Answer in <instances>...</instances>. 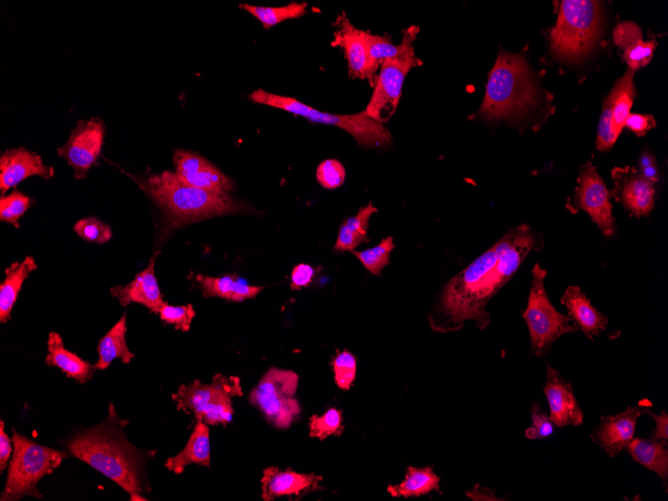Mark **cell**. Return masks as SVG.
Listing matches in <instances>:
<instances>
[{
    "mask_svg": "<svg viewBox=\"0 0 668 501\" xmlns=\"http://www.w3.org/2000/svg\"><path fill=\"white\" fill-rule=\"evenodd\" d=\"M543 246L542 236L526 224L505 233L442 287L428 316L432 330L455 332L466 321L474 322L480 330L486 329L490 323L488 302L514 276L526 257Z\"/></svg>",
    "mask_w": 668,
    "mask_h": 501,
    "instance_id": "cell-1",
    "label": "cell"
},
{
    "mask_svg": "<svg viewBox=\"0 0 668 501\" xmlns=\"http://www.w3.org/2000/svg\"><path fill=\"white\" fill-rule=\"evenodd\" d=\"M129 424L117 414L112 402L108 414L100 423L73 433L63 440L68 454L75 457L126 491L130 500H148L144 493L151 491L146 477L147 462L155 451L141 450L125 436Z\"/></svg>",
    "mask_w": 668,
    "mask_h": 501,
    "instance_id": "cell-2",
    "label": "cell"
},
{
    "mask_svg": "<svg viewBox=\"0 0 668 501\" xmlns=\"http://www.w3.org/2000/svg\"><path fill=\"white\" fill-rule=\"evenodd\" d=\"M129 176L160 207L167 228L247 209L243 202L229 194L191 186L169 170L142 177Z\"/></svg>",
    "mask_w": 668,
    "mask_h": 501,
    "instance_id": "cell-3",
    "label": "cell"
},
{
    "mask_svg": "<svg viewBox=\"0 0 668 501\" xmlns=\"http://www.w3.org/2000/svg\"><path fill=\"white\" fill-rule=\"evenodd\" d=\"M537 96L525 59L518 54L499 52L478 115L487 120L520 118L536 106Z\"/></svg>",
    "mask_w": 668,
    "mask_h": 501,
    "instance_id": "cell-4",
    "label": "cell"
},
{
    "mask_svg": "<svg viewBox=\"0 0 668 501\" xmlns=\"http://www.w3.org/2000/svg\"><path fill=\"white\" fill-rule=\"evenodd\" d=\"M13 453L1 501H18L26 496L41 498L38 482L51 475L66 459L67 452L41 445L12 428Z\"/></svg>",
    "mask_w": 668,
    "mask_h": 501,
    "instance_id": "cell-5",
    "label": "cell"
},
{
    "mask_svg": "<svg viewBox=\"0 0 668 501\" xmlns=\"http://www.w3.org/2000/svg\"><path fill=\"white\" fill-rule=\"evenodd\" d=\"M601 21L600 2L563 0L550 34L552 53L568 61L583 58L600 36Z\"/></svg>",
    "mask_w": 668,
    "mask_h": 501,
    "instance_id": "cell-6",
    "label": "cell"
},
{
    "mask_svg": "<svg viewBox=\"0 0 668 501\" xmlns=\"http://www.w3.org/2000/svg\"><path fill=\"white\" fill-rule=\"evenodd\" d=\"M249 98L258 104L278 108L302 116L312 123L336 126L348 132L363 147H386L391 142V134L380 123L362 111L356 114H332L313 108L299 100L267 92L253 91Z\"/></svg>",
    "mask_w": 668,
    "mask_h": 501,
    "instance_id": "cell-7",
    "label": "cell"
},
{
    "mask_svg": "<svg viewBox=\"0 0 668 501\" xmlns=\"http://www.w3.org/2000/svg\"><path fill=\"white\" fill-rule=\"evenodd\" d=\"M242 395L240 379L237 376L218 373L208 384L194 380L180 385L176 393L172 394V399L177 410L193 414L196 421H202L208 426L226 427L234 414L232 398Z\"/></svg>",
    "mask_w": 668,
    "mask_h": 501,
    "instance_id": "cell-8",
    "label": "cell"
},
{
    "mask_svg": "<svg viewBox=\"0 0 668 501\" xmlns=\"http://www.w3.org/2000/svg\"><path fill=\"white\" fill-rule=\"evenodd\" d=\"M546 275L547 270L536 263L532 269L527 306L522 315L529 331L531 354L537 357L544 356L560 336L579 331L568 315L560 313L552 305L544 285Z\"/></svg>",
    "mask_w": 668,
    "mask_h": 501,
    "instance_id": "cell-9",
    "label": "cell"
},
{
    "mask_svg": "<svg viewBox=\"0 0 668 501\" xmlns=\"http://www.w3.org/2000/svg\"><path fill=\"white\" fill-rule=\"evenodd\" d=\"M299 376L291 370L271 367L249 393V402L278 429L290 427L301 412L295 398Z\"/></svg>",
    "mask_w": 668,
    "mask_h": 501,
    "instance_id": "cell-10",
    "label": "cell"
},
{
    "mask_svg": "<svg viewBox=\"0 0 668 501\" xmlns=\"http://www.w3.org/2000/svg\"><path fill=\"white\" fill-rule=\"evenodd\" d=\"M420 65L422 61L415 55L412 45L401 55L385 60L380 66L371 98L364 110L367 116L383 124L388 121L397 109L407 74Z\"/></svg>",
    "mask_w": 668,
    "mask_h": 501,
    "instance_id": "cell-11",
    "label": "cell"
},
{
    "mask_svg": "<svg viewBox=\"0 0 668 501\" xmlns=\"http://www.w3.org/2000/svg\"><path fill=\"white\" fill-rule=\"evenodd\" d=\"M105 123L96 116L80 120L65 144L57 149L59 157L71 166L76 179H85L102 152Z\"/></svg>",
    "mask_w": 668,
    "mask_h": 501,
    "instance_id": "cell-12",
    "label": "cell"
},
{
    "mask_svg": "<svg viewBox=\"0 0 668 501\" xmlns=\"http://www.w3.org/2000/svg\"><path fill=\"white\" fill-rule=\"evenodd\" d=\"M570 204L586 211L605 237L616 233L610 193L591 162L582 166Z\"/></svg>",
    "mask_w": 668,
    "mask_h": 501,
    "instance_id": "cell-13",
    "label": "cell"
},
{
    "mask_svg": "<svg viewBox=\"0 0 668 501\" xmlns=\"http://www.w3.org/2000/svg\"><path fill=\"white\" fill-rule=\"evenodd\" d=\"M173 161L175 174L191 186L227 194L234 189L233 181L226 174L193 151L176 149Z\"/></svg>",
    "mask_w": 668,
    "mask_h": 501,
    "instance_id": "cell-14",
    "label": "cell"
},
{
    "mask_svg": "<svg viewBox=\"0 0 668 501\" xmlns=\"http://www.w3.org/2000/svg\"><path fill=\"white\" fill-rule=\"evenodd\" d=\"M611 194L625 209L636 217L648 216L654 207V183L646 179L639 170L627 166L612 170Z\"/></svg>",
    "mask_w": 668,
    "mask_h": 501,
    "instance_id": "cell-15",
    "label": "cell"
},
{
    "mask_svg": "<svg viewBox=\"0 0 668 501\" xmlns=\"http://www.w3.org/2000/svg\"><path fill=\"white\" fill-rule=\"evenodd\" d=\"M547 380L543 393L547 399L550 420L556 427L579 426L584 415L573 392L572 385L552 366L547 365Z\"/></svg>",
    "mask_w": 668,
    "mask_h": 501,
    "instance_id": "cell-16",
    "label": "cell"
},
{
    "mask_svg": "<svg viewBox=\"0 0 668 501\" xmlns=\"http://www.w3.org/2000/svg\"><path fill=\"white\" fill-rule=\"evenodd\" d=\"M30 176H40L51 179L54 169L44 164L40 155L24 148H11L0 156V194L16 187L21 181Z\"/></svg>",
    "mask_w": 668,
    "mask_h": 501,
    "instance_id": "cell-17",
    "label": "cell"
},
{
    "mask_svg": "<svg viewBox=\"0 0 668 501\" xmlns=\"http://www.w3.org/2000/svg\"><path fill=\"white\" fill-rule=\"evenodd\" d=\"M641 414L638 406H629L618 414L602 416L590 438L609 457H614L633 439L636 423Z\"/></svg>",
    "mask_w": 668,
    "mask_h": 501,
    "instance_id": "cell-18",
    "label": "cell"
},
{
    "mask_svg": "<svg viewBox=\"0 0 668 501\" xmlns=\"http://www.w3.org/2000/svg\"><path fill=\"white\" fill-rule=\"evenodd\" d=\"M323 477L314 473H299L291 468L268 466L261 477V498L264 501L279 497L299 496L320 488Z\"/></svg>",
    "mask_w": 668,
    "mask_h": 501,
    "instance_id": "cell-19",
    "label": "cell"
},
{
    "mask_svg": "<svg viewBox=\"0 0 668 501\" xmlns=\"http://www.w3.org/2000/svg\"><path fill=\"white\" fill-rule=\"evenodd\" d=\"M157 254L153 255L147 267L137 273L128 284L110 288L111 296L116 298L121 306L138 303L158 314L161 307L166 303L154 271Z\"/></svg>",
    "mask_w": 668,
    "mask_h": 501,
    "instance_id": "cell-20",
    "label": "cell"
},
{
    "mask_svg": "<svg viewBox=\"0 0 668 501\" xmlns=\"http://www.w3.org/2000/svg\"><path fill=\"white\" fill-rule=\"evenodd\" d=\"M560 302L567 308L568 316L574 325L589 339L593 340L595 336L605 331L608 325L607 317L591 304L590 299L578 286H568Z\"/></svg>",
    "mask_w": 668,
    "mask_h": 501,
    "instance_id": "cell-21",
    "label": "cell"
},
{
    "mask_svg": "<svg viewBox=\"0 0 668 501\" xmlns=\"http://www.w3.org/2000/svg\"><path fill=\"white\" fill-rule=\"evenodd\" d=\"M338 27L335 43L344 50L349 74L360 79H369L366 31L356 28L345 16L339 18Z\"/></svg>",
    "mask_w": 668,
    "mask_h": 501,
    "instance_id": "cell-22",
    "label": "cell"
},
{
    "mask_svg": "<svg viewBox=\"0 0 668 501\" xmlns=\"http://www.w3.org/2000/svg\"><path fill=\"white\" fill-rule=\"evenodd\" d=\"M613 40L623 50V59L632 71L646 66L652 59L655 41H643L639 26L633 22L618 23L613 31Z\"/></svg>",
    "mask_w": 668,
    "mask_h": 501,
    "instance_id": "cell-23",
    "label": "cell"
},
{
    "mask_svg": "<svg viewBox=\"0 0 668 501\" xmlns=\"http://www.w3.org/2000/svg\"><path fill=\"white\" fill-rule=\"evenodd\" d=\"M45 364L59 368L80 384L90 381L96 371L93 364L66 349L62 337L54 331L48 335Z\"/></svg>",
    "mask_w": 668,
    "mask_h": 501,
    "instance_id": "cell-24",
    "label": "cell"
},
{
    "mask_svg": "<svg viewBox=\"0 0 668 501\" xmlns=\"http://www.w3.org/2000/svg\"><path fill=\"white\" fill-rule=\"evenodd\" d=\"M210 431L207 424L196 421L193 431L184 448L165 462L167 470L179 475L189 464H198L210 468Z\"/></svg>",
    "mask_w": 668,
    "mask_h": 501,
    "instance_id": "cell-25",
    "label": "cell"
},
{
    "mask_svg": "<svg viewBox=\"0 0 668 501\" xmlns=\"http://www.w3.org/2000/svg\"><path fill=\"white\" fill-rule=\"evenodd\" d=\"M196 281L205 297H218L231 302L252 299L264 289L263 286L247 284L235 274L219 277L197 274Z\"/></svg>",
    "mask_w": 668,
    "mask_h": 501,
    "instance_id": "cell-26",
    "label": "cell"
},
{
    "mask_svg": "<svg viewBox=\"0 0 668 501\" xmlns=\"http://www.w3.org/2000/svg\"><path fill=\"white\" fill-rule=\"evenodd\" d=\"M632 459L646 469L656 473L667 490L668 444L667 441L636 438L626 446Z\"/></svg>",
    "mask_w": 668,
    "mask_h": 501,
    "instance_id": "cell-27",
    "label": "cell"
},
{
    "mask_svg": "<svg viewBox=\"0 0 668 501\" xmlns=\"http://www.w3.org/2000/svg\"><path fill=\"white\" fill-rule=\"evenodd\" d=\"M33 257L14 262L5 269V278L0 284V322L7 323L22 285L29 274L37 269Z\"/></svg>",
    "mask_w": 668,
    "mask_h": 501,
    "instance_id": "cell-28",
    "label": "cell"
},
{
    "mask_svg": "<svg viewBox=\"0 0 668 501\" xmlns=\"http://www.w3.org/2000/svg\"><path fill=\"white\" fill-rule=\"evenodd\" d=\"M127 316L124 313L115 325L100 339L97 346L98 360L94 364L96 370L107 369L116 358L129 364L135 357L126 342Z\"/></svg>",
    "mask_w": 668,
    "mask_h": 501,
    "instance_id": "cell-29",
    "label": "cell"
},
{
    "mask_svg": "<svg viewBox=\"0 0 668 501\" xmlns=\"http://www.w3.org/2000/svg\"><path fill=\"white\" fill-rule=\"evenodd\" d=\"M418 31L417 26L407 28L403 33V38L399 45H394L388 37L371 34L368 31L365 32L368 48L369 81L371 83L381 64L387 59L401 55L409 45H412Z\"/></svg>",
    "mask_w": 668,
    "mask_h": 501,
    "instance_id": "cell-30",
    "label": "cell"
},
{
    "mask_svg": "<svg viewBox=\"0 0 668 501\" xmlns=\"http://www.w3.org/2000/svg\"><path fill=\"white\" fill-rule=\"evenodd\" d=\"M633 74L634 71L628 69L606 96L611 109V132L616 139L625 126V121L630 114V108L636 95Z\"/></svg>",
    "mask_w": 668,
    "mask_h": 501,
    "instance_id": "cell-31",
    "label": "cell"
},
{
    "mask_svg": "<svg viewBox=\"0 0 668 501\" xmlns=\"http://www.w3.org/2000/svg\"><path fill=\"white\" fill-rule=\"evenodd\" d=\"M377 212V208L371 203L361 207L357 214L344 220L339 228L334 251H353L360 244L369 242L368 226L371 216Z\"/></svg>",
    "mask_w": 668,
    "mask_h": 501,
    "instance_id": "cell-32",
    "label": "cell"
},
{
    "mask_svg": "<svg viewBox=\"0 0 668 501\" xmlns=\"http://www.w3.org/2000/svg\"><path fill=\"white\" fill-rule=\"evenodd\" d=\"M439 488L440 478L432 467L409 466L406 469L404 480L399 484L389 485L387 491L393 497H418L433 490H439Z\"/></svg>",
    "mask_w": 668,
    "mask_h": 501,
    "instance_id": "cell-33",
    "label": "cell"
},
{
    "mask_svg": "<svg viewBox=\"0 0 668 501\" xmlns=\"http://www.w3.org/2000/svg\"><path fill=\"white\" fill-rule=\"evenodd\" d=\"M239 7L254 16L265 29H269L285 20L303 16L307 10V3L291 2L279 7L255 6L241 3Z\"/></svg>",
    "mask_w": 668,
    "mask_h": 501,
    "instance_id": "cell-34",
    "label": "cell"
},
{
    "mask_svg": "<svg viewBox=\"0 0 668 501\" xmlns=\"http://www.w3.org/2000/svg\"><path fill=\"white\" fill-rule=\"evenodd\" d=\"M395 247L392 236L382 239L378 245L363 251L353 250L351 253L374 276H380L382 270L390 262Z\"/></svg>",
    "mask_w": 668,
    "mask_h": 501,
    "instance_id": "cell-35",
    "label": "cell"
},
{
    "mask_svg": "<svg viewBox=\"0 0 668 501\" xmlns=\"http://www.w3.org/2000/svg\"><path fill=\"white\" fill-rule=\"evenodd\" d=\"M309 436L324 440L329 436H340L344 431L343 413L332 407L322 415L314 414L309 418Z\"/></svg>",
    "mask_w": 668,
    "mask_h": 501,
    "instance_id": "cell-36",
    "label": "cell"
},
{
    "mask_svg": "<svg viewBox=\"0 0 668 501\" xmlns=\"http://www.w3.org/2000/svg\"><path fill=\"white\" fill-rule=\"evenodd\" d=\"M35 203L26 194L14 190L8 195L0 196V220L19 227V219Z\"/></svg>",
    "mask_w": 668,
    "mask_h": 501,
    "instance_id": "cell-37",
    "label": "cell"
},
{
    "mask_svg": "<svg viewBox=\"0 0 668 501\" xmlns=\"http://www.w3.org/2000/svg\"><path fill=\"white\" fill-rule=\"evenodd\" d=\"M331 364L337 387L341 390H349L356 378L355 356L348 350H342L335 355Z\"/></svg>",
    "mask_w": 668,
    "mask_h": 501,
    "instance_id": "cell-38",
    "label": "cell"
},
{
    "mask_svg": "<svg viewBox=\"0 0 668 501\" xmlns=\"http://www.w3.org/2000/svg\"><path fill=\"white\" fill-rule=\"evenodd\" d=\"M74 231L82 239L97 244H104L112 238L111 227L93 216L78 220Z\"/></svg>",
    "mask_w": 668,
    "mask_h": 501,
    "instance_id": "cell-39",
    "label": "cell"
},
{
    "mask_svg": "<svg viewBox=\"0 0 668 501\" xmlns=\"http://www.w3.org/2000/svg\"><path fill=\"white\" fill-rule=\"evenodd\" d=\"M158 315L166 324L173 325L177 330L188 332L195 317V311L191 304L173 306L165 303Z\"/></svg>",
    "mask_w": 668,
    "mask_h": 501,
    "instance_id": "cell-40",
    "label": "cell"
},
{
    "mask_svg": "<svg viewBox=\"0 0 668 501\" xmlns=\"http://www.w3.org/2000/svg\"><path fill=\"white\" fill-rule=\"evenodd\" d=\"M346 172L341 162L335 159L322 161L316 170L318 183L326 189L339 188L345 180Z\"/></svg>",
    "mask_w": 668,
    "mask_h": 501,
    "instance_id": "cell-41",
    "label": "cell"
},
{
    "mask_svg": "<svg viewBox=\"0 0 668 501\" xmlns=\"http://www.w3.org/2000/svg\"><path fill=\"white\" fill-rule=\"evenodd\" d=\"M530 414L531 426L525 430L526 438L535 440L549 437L553 433L555 425L538 402H533Z\"/></svg>",
    "mask_w": 668,
    "mask_h": 501,
    "instance_id": "cell-42",
    "label": "cell"
},
{
    "mask_svg": "<svg viewBox=\"0 0 668 501\" xmlns=\"http://www.w3.org/2000/svg\"><path fill=\"white\" fill-rule=\"evenodd\" d=\"M314 269L311 265L300 263L294 266L290 276V287L294 291H299L302 288L309 286L313 277Z\"/></svg>",
    "mask_w": 668,
    "mask_h": 501,
    "instance_id": "cell-43",
    "label": "cell"
},
{
    "mask_svg": "<svg viewBox=\"0 0 668 501\" xmlns=\"http://www.w3.org/2000/svg\"><path fill=\"white\" fill-rule=\"evenodd\" d=\"M625 126L636 135L642 136L655 126V119L652 115L629 114Z\"/></svg>",
    "mask_w": 668,
    "mask_h": 501,
    "instance_id": "cell-44",
    "label": "cell"
},
{
    "mask_svg": "<svg viewBox=\"0 0 668 501\" xmlns=\"http://www.w3.org/2000/svg\"><path fill=\"white\" fill-rule=\"evenodd\" d=\"M641 413L647 414L653 418L655 428L650 435V439L655 441H667L668 439V415L665 410H662L659 415L654 414L648 409H644Z\"/></svg>",
    "mask_w": 668,
    "mask_h": 501,
    "instance_id": "cell-45",
    "label": "cell"
},
{
    "mask_svg": "<svg viewBox=\"0 0 668 501\" xmlns=\"http://www.w3.org/2000/svg\"><path fill=\"white\" fill-rule=\"evenodd\" d=\"M12 439L9 438L8 434L5 432L4 421H0V472L3 473L5 468L8 466V461L11 454L13 453L12 449Z\"/></svg>",
    "mask_w": 668,
    "mask_h": 501,
    "instance_id": "cell-46",
    "label": "cell"
},
{
    "mask_svg": "<svg viewBox=\"0 0 668 501\" xmlns=\"http://www.w3.org/2000/svg\"><path fill=\"white\" fill-rule=\"evenodd\" d=\"M640 173L652 183L658 180V171L655 158L652 154L644 151L640 157Z\"/></svg>",
    "mask_w": 668,
    "mask_h": 501,
    "instance_id": "cell-47",
    "label": "cell"
}]
</instances>
